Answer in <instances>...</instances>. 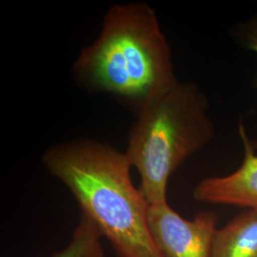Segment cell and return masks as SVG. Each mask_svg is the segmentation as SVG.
<instances>
[{
	"label": "cell",
	"instance_id": "obj_1",
	"mask_svg": "<svg viewBox=\"0 0 257 257\" xmlns=\"http://www.w3.org/2000/svg\"><path fill=\"white\" fill-rule=\"evenodd\" d=\"M42 163L73 194L116 257H162L149 228L150 204L132 182L125 153L80 139L49 149Z\"/></svg>",
	"mask_w": 257,
	"mask_h": 257
},
{
	"label": "cell",
	"instance_id": "obj_2",
	"mask_svg": "<svg viewBox=\"0 0 257 257\" xmlns=\"http://www.w3.org/2000/svg\"><path fill=\"white\" fill-rule=\"evenodd\" d=\"M73 73L84 87L110 94L136 111L179 81L156 12L141 2L110 7L99 36L82 50Z\"/></svg>",
	"mask_w": 257,
	"mask_h": 257
},
{
	"label": "cell",
	"instance_id": "obj_3",
	"mask_svg": "<svg viewBox=\"0 0 257 257\" xmlns=\"http://www.w3.org/2000/svg\"><path fill=\"white\" fill-rule=\"evenodd\" d=\"M128 135L125 155L150 205L167 201L168 182L214 137L209 102L194 83L178 82L146 102Z\"/></svg>",
	"mask_w": 257,
	"mask_h": 257
},
{
	"label": "cell",
	"instance_id": "obj_4",
	"mask_svg": "<svg viewBox=\"0 0 257 257\" xmlns=\"http://www.w3.org/2000/svg\"><path fill=\"white\" fill-rule=\"evenodd\" d=\"M148 223L162 257H211L218 230L214 212L200 211L186 219L168 202L150 205Z\"/></svg>",
	"mask_w": 257,
	"mask_h": 257
},
{
	"label": "cell",
	"instance_id": "obj_5",
	"mask_svg": "<svg viewBox=\"0 0 257 257\" xmlns=\"http://www.w3.org/2000/svg\"><path fill=\"white\" fill-rule=\"evenodd\" d=\"M238 135L244 151L240 166L229 175L204 178L194 187L193 196L198 202L257 211V153L242 120Z\"/></svg>",
	"mask_w": 257,
	"mask_h": 257
},
{
	"label": "cell",
	"instance_id": "obj_6",
	"mask_svg": "<svg viewBox=\"0 0 257 257\" xmlns=\"http://www.w3.org/2000/svg\"><path fill=\"white\" fill-rule=\"evenodd\" d=\"M211 257H257V211L246 210L219 228Z\"/></svg>",
	"mask_w": 257,
	"mask_h": 257
},
{
	"label": "cell",
	"instance_id": "obj_7",
	"mask_svg": "<svg viewBox=\"0 0 257 257\" xmlns=\"http://www.w3.org/2000/svg\"><path fill=\"white\" fill-rule=\"evenodd\" d=\"M101 239L95 225L81 214L68 246L53 257H105Z\"/></svg>",
	"mask_w": 257,
	"mask_h": 257
},
{
	"label": "cell",
	"instance_id": "obj_8",
	"mask_svg": "<svg viewBox=\"0 0 257 257\" xmlns=\"http://www.w3.org/2000/svg\"><path fill=\"white\" fill-rule=\"evenodd\" d=\"M233 37L241 46L257 55V12L252 17L240 22L234 27ZM252 84L257 89V74L253 78Z\"/></svg>",
	"mask_w": 257,
	"mask_h": 257
}]
</instances>
